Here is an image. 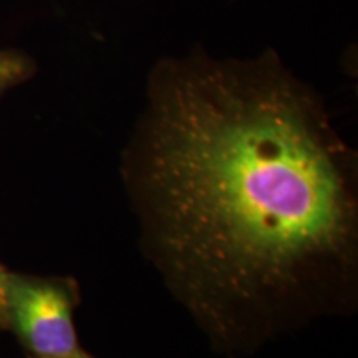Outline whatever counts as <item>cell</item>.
<instances>
[{"label": "cell", "mask_w": 358, "mask_h": 358, "mask_svg": "<svg viewBox=\"0 0 358 358\" xmlns=\"http://www.w3.org/2000/svg\"><path fill=\"white\" fill-rule=\"evenodd\" d=\"M7 280L8 271L0 266V327L7 329Z\"/></svg>", "instance_id": "4"}, {"label": "cell", "mask_w": 358, "mask_h": 358, "mask_svg": "<svg viewBox=\"0 0 358 358\" xmlns=\"http://www.w3.org/2000/svg\"><path fill=\"white\" fill-rule=\"evenodd\" d=\"M71 280L8 272L7 327L34 358H60L78 350Z\"/></svg>", "instance_id": "2"}, {"label": "cell", "mask_w": 358, "mask_h": 358, "mask_svg": "<svg viewBox=\"0 0 358 358\" xmlns=\"http://www.w3.org/2000/svg\"><path fill=\"white\" fill-rule=\"evenodd\" d=\"M120 174L143 256L219 350L357 308V151L274 50L161 58Z\"/></svg>", "instance_id": "1"}, {"label": "cell", "mask_w": 358, "mask_h": 358, "mask_svg": "<svg viewBox=\"0 0 358 358\" xmlns=\"http://www.w3.org/2000/svg\"><path fill=\"white\" fill-rule=\"evenodd\" d=\"M60 358H92L88 355V353H85L83 350H78L77 352H73V353H70V355H66V357H60Z\"/></svg>", "instance_id": "5"}, {"label": "cell", "mask_w": 358, "mask_h": 358, "mask_svg": "<svg viewBox=\"0 0 358 358\" xmlns=\"http://www.w3.org/2000/svg\"><path fill=\"white\" fill-rule=\"evenodd\" d=\"M35 73V62L27 53L0 48V95L24 83Z\"/></svg>", "instance_id": "3"}]
</instances>
